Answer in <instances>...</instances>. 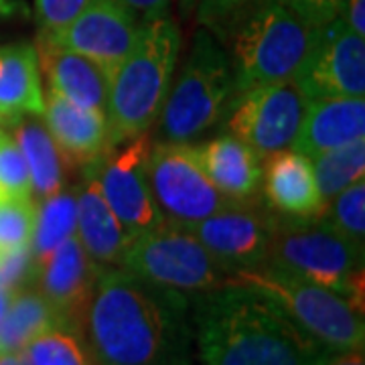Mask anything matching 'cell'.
<instances>
[{
    "label": "cell",
    "mask_w": 365,
    "mask_h": 365,
    "mask_svg": "<svg viewBox=\"0 0 365 365\" xmlns=\"http://www.w3.org/2000/svg\"><path fill=\"white\" fill-rule=\"evenodd\" d=\"M307 98L294 79L235 96L225 114V132L260 157L292 148L307 112Z\"/></svg>",
    "instance_id": "30bf717a"
},
{
    "label": "cell",
    "mask_w": 365,
    "mask_h": 365,
    "mask_svg": "<svg viewBox=\"0 0 365 365\" xmlns=\"http://www.w3.org/2000/svg\"><path fill=\"white\" fill-rule=\"evenodd\" d=\"M313 173L325 205L353 182L364 181L365 175V138L321 153L311 158Z\"/></svg>",
    "instance_id": "484cf974"
},
{
    "label": "cell",
    "mask_w": 365,
    "mask_h": 365,
    "mask_svg": "<svg viewBox=\"0 0 365 365\" xmlns=\"http://www.w3.org/2000/svg\"><path fill=\"white\" fill-rule=\"evenodd\" d=\"M234 96L227 49L211 31L201 29L160 108L163 136L170 143H191L223 120Z\"/></svg>",
    "instance_id": "8992f818"
},
{
    "label": "cell",
    "mask_w": 365,
    "mask_h": 365,
    "mask_svg": "<svg viewBox=\"0 0 365 365\" xmlns=\"http://www.w3.org/2000/svg\"><path fill=\"white\" fill-rule=\"evenodd\" d=\"M23 351L31 365H91L79 343V335L66 327L43 331Z\"/></svg>",
    "instance_id": "4316f807"
},
{
    "label": "cell",
    "mask_w": 365,
    "mask_h": 365,
    "mask_svg": "<svg viewBox=\"0 0 365 365\" xmlns=\"http://www.w3.org/2000/svg\"><path fill=\"white\" fill-rule=\"evenodd\" d=\"M195 157L207 179L223 195L242 201L256 195L262 182L260 155L230 134L193 144Z\"/></svg>",
    "instance_id": "44dd1931"
},
{
    "label": "cell",
    "mask_w": 365,
    "mask_h": 365,
    "mask_svg": "<svg viewBox=\"0 0 365 365\" xmlns=\"http://www.w3.org/2000/svg\"><path fill=\"white\" fill-rule=\"evenodd\" d=\"M148 185L163 220L181 227H191L235 203L213 187L189 143L153 144Z\"/></svg>",
    "instance_id": "9c48e42d"
},
{
    "label": "cell",
    "mask_w": 365,
    "mask_h": 365,
    "mask_svg": "<svg viewBox=\"0 0 365 365\" xmlns=\"http://www.w3.org/2000/svg\"><path fill=\"white\" fill-rule=\"evenodd\" d=\"M136 14H143V19L155 16L160 13H169L170 0H120Z\"/></svg>",
    "instance_id": "d590c367"
},
{
    "label": "cell",
    "mask_w": 365,
    "mask_h": 365,
    "mask_svg": "<svg viewBox=\"0 0 365 365\" xmlns=\"http://www.w3.org/2000/svg\"><path fill=\"white\" fill-rule=\"evenodd\" d=\"M179 49L181 33L169 13L143 19L132 51L108 81L106 120L112 146L148 132L157 122Z\"/></svg>",
    "instance_id": "3957f363"
},
{
    "label": "cell",
    "mask_w": 365,
    "mask_h": 365,
    "mask_svg": "<svg viewBox=\"0 0 365 365\" xmlns=\"http://www.w3.org/2000/svg\"><path fill=\"white\" fill-rule=\"evenodd\" d=\"M138 19L120 0H91L63 29L49 35L57 45L90 59L106 81L114 78L118 67L132 51L138 37Z\"/></svg>",
    "instance_id": "4fadbf2b"
},
{
    "label": "cell",
    "mask_w": 365,
    "mask_h": 365,
    "mask_svg": "<svg viewBox=\"0 0 365 365\" xmlns=\"http://www.w3.org/2000/svg\"><path fill=\"white\" fill-rule=\"evenodd\" d=\"M86 170L83 189H79L78 197V237L86 248L88 256L98 268L120 266L132 237L126 234L116 213L108 205L100 182L93 170Z\"/></svg>",
    "instance_id": "ffe728a7"
},
{
    "label": "cell",
    "mask_w": 365,
    "mask_h": 365,
    "mask_svg": "<svg viewBox=\"0 0 365 365\" xmlns=\"http://www.w3.org/2000/svg\"><path fill=\"white\" fill-rule=\"evenodd\" d=\"M294 81L307 102L323 98H364L365 37L351 33L339 16L321 26Z\"/></svg>",
    "instance_id": "7c38bea8"
},
{
    "label": "cell",
    "mask_w": 365,
    "mask_h": 365,
    "mask_svg": "<svg viewBox=\"0 0 365 365\" xmlns=\"http://www.w3.org/2000/svg\"><path fill=\"white\" fill-rule=\"evenodd\" d=\"M191 321L203 365H325L335 355L272 299L242 284L193 294Z\"/></svg>",
    "instance_id": "7a4b0ae2"
},
{
    "label": "cell",
    "mask_w": 365,
    "mask_h": 365,
    "mask_svg": "<svg viewBox=\"0 0 365 365\" xmlns=\"http://www.w3.org/2000/svg\"><path fill=\"white\" fill-rule=\"evenodd\" d=\"M0 197H33L25 157L9 134L0 130Z\"/></svg>",
    "instance_id": "f546056e"
},
{
    "label": "cell",
    "mask_w": 365,
    "mask_h": 365,
    "mask_svg": "<svg viewBox=\"0 0 365 365\" xmlns=\"http://www.w3.org/2000/svg\"><path fill=\"white\" fill-rule=\"evenodd\" d=\"M91 0H35L41 33H55L71 23Z\"/></svg>",
    "instance_id": "d6a6232c"
},
{
    "label": "cell",
    "mask_w": 365,
    "mask_h": 365,
    "mask_svg": "<svg viewBox=\"0 0 365 365\" xmlns=\"http://www.w3.org/2000/svg\"><path fill=\"white\" fill-rule=\"evenodd\" d=\"M325 365H365L364 349H359V351L335 353Z\"/></svg>",
    "instance_id": "8d00e7d4"
},
{
    "label": "cell",
    "mask_w": 365,
    "mask_h": 365,
    "mask_svg": "<svg viewBox=\"0 0 365 365\" xmlns=\"http://www.w3.org/2000/svg\"><path fill=\"white\" fill-rule=\"evenodd\" d=\"M35 49L39 69H43L53 93L83 110L106 114L108 81L90 59L57 45L45 33H39Z\"/></svg>",
    "instance_id": "d6986e66"
},
{
    "label": "cell",
    "mask_w": 365,
    "mask_h": 365,
    "mask_svg": "<svg viewBox=\"0 0 365 365\" xmlns=\"http://www.w3.org/2000/svg\"><path fill=\"white\" fill-rule=\"evenodd\" d=\"M100 268L91 262L76 234L59 244L37 266L35 282L66 329L79 335Z\"/></svg>",
    "instance_id": "9a60e30c"
},
{
    "label": "cell",
    "mask_w": 365,
    "mask_h": 365,
    "mask_svg": "<svg viewBox=\"0 0 365 365\" xmlns=\"http://www.w3.org/2000/svg\"><path fill=\"white\" fill-rule=\"evenodd\" d=\"M365 138V98L311 100L292 148L313 158Z\"/></svg>",
    "instance_id": "ac0fdd59"
},
{
    "label": "cell",
    "mask_w": 365,
    "mask_h": 365,
    "mask_svg": "<svg viewBox=\"0 0 365 365\" xmlns=\"http://www.w3.org/2000/svg\"><path fill=\"white\" fill-rule=\"evenodd\" d=\"M16 144L23 153L31 175L33 191L43 199L61 191V157L53 144L49 132L37 122H21L16 128Z\"/></svg>",
    "instance_id": "cb8c5ba5"
},
{
    "label": "cell",
    "mask_w": 365,
    "mask_h": 365,
    "mask_svg": "<svg viewBox=\"0 0 365 365\" xmlns=\"http://www.w3.org/2000/svg\"><path fill=\"white\" fill-rule=\"evenodd\" d=\"M264 264L329 288L364 313V246L341 234L325 211L311 217L274 213Z\"/></svg>",
    "instance_id": "5b68a950"
},
{
    "label": "cell",
    "mask_w": 365,
    "mask_h": 365,
    "mask_svg": "<svg viewBox=\"0 0 365 365\" xmlns=\"http://www.w3.org/2000/svg\"><path fill=\"white\" fill-rule=\"evenodd\" d=\"M309 25L325 26L339 16L345 0H278Z\"/></svg>",
    "instance_id": "836d02e7"
},
{
    "label": "cell",
    "mask_w": 365,
    "mask_h": 365,
    "mask_svg": "<svg viewBox=\"0 0 365 365\" xmlns=\"http://www.w3.org/2000/svg\"><path fill=\"white\" fill-rule=\"evenodd\" d=\"M45 96L41 88L37 49L31 43L0 47V116H43Z\"/></svg>",
    "instance_id": "7402d4cb"
},
{
    "label": "cell",
    "mask_w": 365,
    "mask_h": 365,
    "mask_svg": "<svg viewBox=\"0 0 365 365\" xmlns=\"http://www.w3.org/2000/svg\"><path fill=\"white\" fill-rule=\"evenodd\" d=\"M150 148L153 140L144 132L112 146L96 165L86 167L93 170L108 205L132 240L165 222L148 185Z\"/></svg>",
    "instance_id": "8fae6325"
},
{
    "label": "cell",
    "mask_w": 365,
    "mask_h": 365,
    "mask_svg": "<svg viewBox=\"0 0 365 365\" xmlns=\"http://www.w3.org/2000/svg\"><path fill=\"white\" fill-rule=\"evenodd\" d=\"M325 215L341 234L364 246L365 240V181L353 182L325 205Z\"/></svg>",
    "instance_id": "f1b7e54d"
},
{
    "label": "cell",
    "mask_w": 365,
    "mask_h": 365,
    "mask_svg": "<svg viewBox=\"0 0 365 365\" xmlns=\"http://www.w3.org/2000/svg\"><path fill=\"white\" fill-rule=\"evenodd\" d=\"M0 365H23V351L0 355Z\"/></svg>",
    "instance_id": "74e56055"
},
{
    "label": "cell",
    "mask_w": 365,
    "mask_h": 365,
    "mask_svg": "<svg viewBox=\"0 0 365 365\" xmlns=\"http://www.w3.org/2000/svg\"><path fill=\"white\" fill-rule=\"evenodd\" d=\"M120 266L185 297L227 287L232 278V272L209 254L195 235L170 222L136 235Z\"/></svg>",
    "instance_id": "ba28073f"
},
{
    "label": "cell",
    "mask_w": 365,
    "mask_h": 365,
    "mask_svg": "<svg viewBox=\"0 0 365 365\" xmlns=\"http://www.w3.org/2000/svg\"><path fill=\"white\" fill-rule=\"evenodd\" d=\"M262 179L266 203L274 213L288 217H311L325 211V201L314 179L313 163L294 148L268 155L266 165L262 167Z\"/></svg>",
    "instance_id": "e0dca14e"
},
{
    "label": "cell",
    "mask_w": 365,
    "mask_h": 365,
    "mask_svg": "<svg viewBox=\"0 0 365 365\" xmlns=\"http://www.w3.org/2000/svg\"><path fill=\"white\" fill-rule=\"evenodd\" d=\"M215 37L223 47L230 45L234 91L240 96L294 79L319 37V26L309 25L278 0H258Z\"/></svg>",
    "instance_id": "277c9868"
},
{
    "label": "cell",
    "mask_w": 365,
    "mask_h": 365,
    "mask_svg": "<svg viewBox=\"0 0 365 365\" xmlns=\"http://www.w3.org/2000/svg\"><path fill=\"white\" fill-rule=\"evenodd\" d=\"M274 225V211L256 197L235 201L203 222L187 227L209 254L234 274L266 262Z\"/></svg>",
    "instance_id": "5bb4252c"
},
{
    "label": "cell",
    "mask_w": 365,
    "mask_h": 365,
    "mask_svg": "<svg viewBox=\"0 0 365 365\" xmlns=\"http://www.w3.org/2000/svg\"><path fill=\"white\" fill-rule=\"evenodd\" d=\"M35 272L37 268L31 246L0 254V288L11 292L23 290L26 282L35 280Z\"/></svg>",
    "instance_id": "4dcf8cb0"
},
{
    "label": "cell",
    "mask_w": 365,
    "mask_h": 365,
    "mask_svg": "<svg viewBox=\"0 0 365 365\" xmlns=\"http://www.w3.org/2000/svg\"><path fill=\"white\" fill-rule=\"evenodd\" d=\"M339 21L351 33L364 37L365 35V0H345L339 13Z\"/></svg>",
    "instance_id": "e575fe53"
},
{
    "label": "cell",
    "mask_w": 365,
    "mask_h": 365,
    "mask_svg": "<svg viewBox=\"0 0 365 365\" xmlns=\"http://www.w3.org/2000/svg\"><path fill=\"white\" fill-rule=\"evenodd\" d=\"M195 2L199 23L213 35H220L237 14L258 0H195Z\"/></svg>",
    "instance_id": "1f68e13d"
},
{
    "label": "cell",
    "mask_w": 365,
    "mask_h": 365,
    "mask_svg": "<svg viewBox=\"0 0 365 365\" xmlns=\"http://www.w3.org/2000/svg\"><path fill=\"white\" fill-rule=\"evenodd\" d=\"M37 223L33 197H0V254L31 246Z\"/></svg>",
    "instance_id": "83f0119b"
},
{
    "label": "cell",
    "mask_w": 365,
    "mask_h": 365,
    "mask_svg": "<svg viewBox=\"0 0 365 365\" xmlns=\"http://www.w3.org/2000/svg\"><path fill=\"white\" fill-rule=\"evenodd\" d=\"M230 284H242L266 294L333 353L364 349V313L329 288L266 264L237 270L232 274Z\"/></svg>",
    "instance_id": "52a82bcc"
},
{
    "label": "cell",
    "mask_w": 365,
    "mask_h": 365,
    "mask_svg": "<svg viewBox=\"0 0 365 365\" xmlns=\"http://www.w3.org/2000/svg\"><path fill=\"white\" fill-rule=\"evenodd\" d=\"M76 227H78V197L71 191L61 189L59 193L43 199L41 207H37V223L31 240L35 268L59 244H63L67 237L76 234Z\"/></svg>",
    "instance_id": "d4e9b609"
},
{
    "label": "cell",
    "mask_w": 365,
    "mask_h": 365,
    "mask_svg": "<svg viewBox=\"0 0 365 365\" xmlns=\"http://www.w3.org/2000/svg\"><path fill=\"white\" fill-rule=\"evenodd\" d=\"M81 331L100 365H191L189 297L100 268Z\"/></svg>",
    "instance_id": "6da1fadb"
},
{
    "label": "cell",
    "mask_w": 365,
    "mask_h": 365,
    "mask_svg": "<svg viewBox=\"0 0 365 365\" xmlns=\"http://www.w3.org/2000/svg\"><path fill=\"white\" fill-rule=\"evenodd\" d=\"M13 294L14 292H11V290H6V288H0V321H2V317H4L6 309H9V304H11Z\"/></svg>",
    "instance_id": "f35d334b"
},
{
    "label": "cell",
    "mask_w": 365,
    "mask_h": 365,
    "mask_svg": "<svg viewBox=\"0 0 365 365\" xmlns=\"http://www.w3.org/2000/svg\"><path fill=\"white\" fill-rule=\"evenodd\" d=\"M51 327H63L39 290H16L0 321V355L19 353Z\"/></svg>",
    "instance_id": "603a6c76"
},
{
    "label": "cell",
    "mask_w": 365,
    "mask_h": 365,
    "mask_svg": "<svg viewBox=\"0 0 365 365\" xmlns=\"http://www.w3.org/2000/svg\"><path fill=\"white\" fill-rule=\"evenodd\" d=\"M43 116L59 157L71 167H91L112 148L104 112L83 110L51 91Z\"/></svg>",
    "instance_id": "2e32d148"
}]
</instances>
